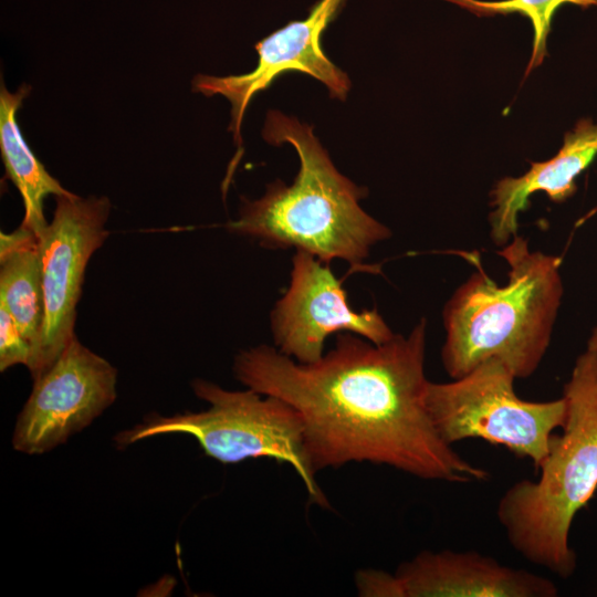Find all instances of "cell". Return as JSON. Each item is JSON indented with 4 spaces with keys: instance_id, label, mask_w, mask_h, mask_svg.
<instances>
[{
    "instance_id": "cell-1",
    "label": "cell",
    "mask_w": 597,
    "mask_h": 597,
    "mask_svg": "<svg viewBox=\"0 0 597 597\" xmlns=\"http://www.w3.org/2000/svg\"><path fill=\"white\" fill-rule=\"evenodd\" d=\"M426 327L422 318L407 336L395 334L379 345L338 333L335 347L308 364L262 344L240 352L233 373L247 388L298 412L316 473L370 462L425 480H485L486 470L448 444L429 416Z\"/></svg>"
},
{
    "instance_id": "cell-2",
    "label": "cell",
    "mask_w": 597,
    "mask_h": 597,
    "mask_svg": "<svg viewBox=\"0 0 597 597\" xmlns=\"http://www.w3.org/2000/svg\"><path fill=\"white\" fill-rule=\"evenodd\" d=\"M262 136L274 146L292 145L300 169L289 186L276 180L259 199L242 197L238 219L226 226L230 232L269 249L294 248L324 263L338 259L353 265L390 238V230L360 207L366 189L336 169L311 126L269 111Z\"/></svg>"
},
{
    "instance_id": "cell-3",
    "label": "cell",
    "mask_w": 597,
    "mask_h": 597,
    "mask_svg": "<svg viewBox=\"0 0 597 597\" xmlns=\"http://www.w3.org/2000/svg\"><path fill=\"white\" fill-rule=\"evenodd\" d=\"M498 253L510 266L506 284L499 286L480 269L443 308L441 359L452 379L490 358L503 362L515 378H527L548 348L563 295L562 259L531 251L520 235Z\"/></svg>"
},
{
    "instance_id": "cell-4",
    "label": "cell",
    "mask_w": 597,
    "mask_h": 597,
    "mask_svg": "<svg viewBox=\"0 0 597 597\" xmlns=\"http://www.w3.org/2000/svg\"><path fill=\"white\" fill-rule=\"evenodd\" d=\"M567 415L537 481L521 480L501 496L498 517L512 547L561 578L573 575L575 515L597 490V353L586 349L564 385Z\"/></svg>"
},
{
    "instance_id": "cell-5",
    "label": "cell",
    "mask_w": 597,
    "mask_h": 597,
    "mask_svg": "<svg viewBox=\"0 0 597 597\" xmlns=\"http://www.w3.org/2000/svg\"><path fill=\"white\" fill-rule=\"evenodd\" d=\"M191 387L210 405L207 410L170 417L148 415L143 422L117 433L116 444L124 448L159 434L185 433L192 436L208 457L222 463L271 458L291 464L308 498L328 506L306 454L302 418L291 405L249 388L227 390L200 378L192 380Z\"/></svg>"
},
{
    "instance_id": "cell-6",
    "label": "cell",
    "mask_w": 597,
    "mask_h": 597,
    "mask_svg": "<svg viewBox=\"0 0 597 597\" xmlns=\"http://www.w3.org/2000/svg\"><path fill=\"white\" fill-rule=\"evenodd\" d=\"M514 380L503 362L490 358L450 383L429 381L426 405L440 437L450 446L469 438L504 446L538 469L554 430L565 422L567 402L564 397L523 400L514 390Z\"/></svg>"
},
{
    "instance_id": "cell-7",
    "label": "cell",
    "mask_w": 597,
    "mask_h": 597,
    "mask_svg": "<svg viewBox=\"0 0 597 597\" xmlns=\"http://www.w3.org/2000/svg\"><path fill=\"white\" fill-rule=\"evenodd\" d=\"M52 220L39 237L45 316L38 378L75 336L76 306L92 255L109 235L106 197L56 196Z\"/></svg>"
},
{
    "instance_id": "cell-8",
    "label": "cell",
    "mask_w": 597,
    "mask_h": 597,
    "mask_svg": "<svg viewBox=\"0 0 597 597\" xmlns=\"http://www.w3.org/2000/svg\"><path fill=\"white\" fill-rule=\"evenodd\" d=\"M116 383L117 369L75 335L52 366L33 379L17 418L12 447L42 454L64 443L115 401Z\"/></svg>"
},
{
    "instance_id": "cell-9",
    "label": "cell",
    "mask_w": 597,
    "mask_h": 597,
    "mask_svg": "<svg viewBox=\"0 0 597 597\" xmlns=\"http://www.w3.org/2000/svg\"><path fill=\"white\" fill-rule=\"evenodd\" d=\"M270 322L275 348L304 364L324 355L332 334L348 332L376 345L395 336L377 308L355 311L329 264L304 251L292 258L290 285L275 303Z\"/></svg>"
},
{
    "instance_id": "cell-10",
    "label": "cell",
    "mask_w": 597,
    "mask_h": 597,
    "mask_svg": "<svg viewBox=\"0 0 597 597\" xmlns=\"http://www.w3.org/2000/svg\"><path fill=\"white\" fill-rule=\"evenodd\" d=\"M344 0H320L300 21H291L255 44L258 64L247 74L212 76L198 74L192 90L206 96L222 95L231 103L229 130L238 145L224 184L229 185L242 154L241 125L245 109L260 91L287 71H297L321 81L332 97L344 101L350 88L347 74L338 69L324 53L321 36L337 14Z\"/></svg>"
},
{
    "instance_id": "cell-11",
    "label": "cell",
    "mask_w": 597,
    "mask_h": 597,
    "mask_svg": "<svg viewBox=\"0 0 597 597\" xmlns=\"http://www.w3.org/2000/svg\"><path fill=\"white\" fill-rule=\"evenodd\" d=\"M554 583L478 552L425 551L388 574V597H555Z\"/></svg>"
},
{
    "instance_id": "cell-12",
    "label": "cell",
    "mask_w": 597,
    "mask_h": 597,
    "mask_svg": "<svg viewBox=\"0 0 597 597\" xmlns=\"http://www.w3.org/2000/svg\"><path fill=\"white\" fill-rule=\"evenodd\" d=\"M597 156V124L580 119L564 137L559 151L546 161L532 163L520 177L501 179L491 192L493 210L489 216L491 239L499 247L517 235L519 214L530 207V197L545 192L554 202L572 197L576 178Z\"/></svg>"
},
{
    "instance_id": "cell-13",
    "label": "cell",
    "mask_w": 597,
    "mask_h": 597,
    "mask_svg": "<svg viewBox=\"0 0 597 597\" xmlns=\"http://www.w3.org/2000/svg\"><path fill=\"white\" fill-rule=\"evenodd\" d=\"M0 303L31 347L28 369L33 378L39 368L45 306L39 238L22 224L0 234Z\"/></svg>"
},
{
    "instance_id": "cell-14",
    "label": "cell",
    "mask_w": 597,
    "mask_h": 597,
    "mask_svg": "<svg viewBox=\"0 0 597 597\" xmlns=\"http://www.w3.org/2000/svg\"><path fill=\"white\" fill-rule=\"evenodd\" d=\"M30 91L31 86L24 83L11 93L1 82L0 150L6 176L17 187L23 201L24 214L21 224L39 238L49 223L43 212L45 197L67 195L71 191L48 172L20 130L17 113Z\"/></svg>"
},
{
    "instance_id": "cell-15",
    "label": "cell",
    "mask_w": 597,
    "mask_h": 597,
    "mask_svg": "<svg viewBox=\"0 0 597 597\" xmlns=\"http://www.w3.org/2000/svg\"><path fill=\"white\" fill-rule=\"evenodd\" d=\"M458 4L478 17L519 13L526 17L533 25V51L525 76L543 62L546 55V42L556 11L565 4L583 9L597 7V0H446Z\"/></svg>"
},
{
    "instance_id": "cell-16",
    "label": "cell",
    "mask_w": 597,
    "mask_h": 597,
    "mask_svg": "<svg viewBox=\"0 0 597 597\" xmlns=\"http://www.w3.org/2000/svg\"><path fill=\"white\" fill-rule=\"evenodd\" d=\"M31 360L32 350L29 343L7 307L0 303V370L4 371L19 364L29 368Z\"/></svg>"
},
{
    "instance_id": "cell-17",
    "label": "cell",
    "mask_w": 597,
    "mask_h": 597,
    "mask_svg": "<svg viewBox=\"0 0 597 597\" xmlns=\"http://www.w3.org/2000/svg\"><path fill=\"white\" fill-rule=\"evenodd\" d=\"M587 349L597 353V326L593 329L588 338Z\"/></svg>"
}]
</instances>
